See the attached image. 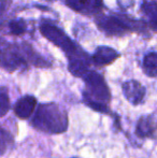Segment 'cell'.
Masks as SVG:
<instances>
[{
	"instance_id": "obj_10",
	"label": "cell",
	"mask_w": 157,
	"mask_h": 158,
	"mask_svg": "<svg viewBox=\"0 0 157 158\" xmlns=\"http://www.w3.org/2000/svg\"><path fill=\"white\" fill-rule=\"evenodd\" d=\"M22 51H23L24 55L26 57V60L29 64H32L38 68H50L52 66V63L44 57H42L39 53H37L34 48L28 44H23L21 46Z\"/></svg>"
},
{
	"instance_id": "obj_11",
	"label": "cell",
	"mask_w": 157,
	"mask_h": 158,
	"mask_svg": "<svg viewBox=\"0 0 157 158\" xmlns=\"http://www.w3.org/2000/svg\"><path fill=\"white\" fill-rule=\"evenodd\" d=\"M134 135L140 140L144 139H153V126H152L151 117L149 115H142L139 117L138 122L136 124Z\"/></svg>"
},
{
	"instance_id": "obj_4",
	"label": "cell",
	"mask_w": 157,
	"mask_h": 158,
	"mask_svg": "<svg viewBox=\"0 0 157 158\" xmlns=\"http://www.w3.org/2000/svg\"><path fill=\"white\" fill-rule=\"evenodd\" d=\"M29 64L26 60L23 51L19 46L6 43L1 44V67L6 72H14L17 70H26Z\"/></svg>"
},
{
	"instance_id": "obj_2",
	"label": "cell",
	"mask_w": 157,
	"mask_h": 158,
	"mask_svg": "<svg viewBox=\"0 0 157 158\" xmlns=\"http://www.w3.org/2000/svg\"><path fill=\"white\" fill-rule=\"evenodd\" d=\"M29 124L40 132L60 135L68 130L69 117L67 111L56 102L40 103L30 118Z\"/></svg>"
},
{
	"instance_id": "obj_18",
	"label": "cell",
	"mask_w": 157,
	"mask_h": 158,
	"mask_svg": "<svg viewBox=\"0 0 157 158\" xmlns=\"http://www.w3.org/2000/svg\"><path fill=\"white\" fill-rule=\"evenodd\" d=\"M152 29H153V30H155V31H157V25L153 26V27H152Z\"/></svg>"
},
{
	"instance_id": "obj_7",
	"label": "cell",
	"mask_w": 157,
	"mask_h": 158,
	"mask_svg": "<svg viewBox=\"0 0 157 158\" xmlns=\"http://www.w3.org/2000/svg\"><path fill=\"white\" fill-rule=\"evenodd\" d=\"M38 100L32 95H25L21 97L13 106V112L19 119L31 118L38 108Z\"/></svg>"
},
{
	"instance_id": "obj_3",
	"label": "cell",
	"mask_w": 157,
	"mask_h": 158,
	"mask_svg": "<svg viewBox=\"0 0 157 158\" xmlns=\"http://www.w3.org/2000/svg\"><path fill=\"white\" fill-rule=\"evenodd\" d=\"M40 31L42 35L45 37L50 42L61 48L64 53L67 56L68 60L78 57L86 56L87 53H85L79 45H76L63 30L59 27H57L54 24L42 22L40 25Z\"/></svg>"
},
{
	"instance_id": "obj_19",
	"label": "cell",
	"mask_w": 157,
	"mask_h": 158,
	"mask_svg": "<svg viewBox=\"0 0 157 158\" xmlns=\"http://www.w3.org/2000/svg\"><path fill=\"white\" fill-rule=\"evenodd\" d=\"M71 158H81V157H79V156H73V157H71Z\"/></svg>"
},
{
	"instance_id": "obj_13",
	"label": "cell",
	"mask_w": 157,
	"mask_h": 158,
	"mask_svg": "<svg viewBox=\"0 0 157 158\" xmlns=\"http://www.w3.org/2000/svg\"><path fill=\"white\" fill-rule=\"evenodd\" d=\"M141 11L149 19L151 28L157 25V2L155 0H143L141 4Z\"/></svg>"
},
{
	"instance_id": "obj_17",
	"label": "cell",
	"mask_w": 157,
	"mask_h": 158,
	"mask_svg": "<svg viewBox=\"0 0 157 158\" xmlns=\"http://www.w3.org/2000/svg\"><path fill=\"white\" fill-rule=\"evenodd\" d=\"M118 6H122V8L127 9L132 6L134 1H132V0H118Z\"/></svg>"
},
{
	"instance_id": "obj_15",
	"label": "cell",
	"mask_w": 157,
	"mask_h": 158,
	"mask_svg": "<svg viewBox=\"0 0 157 158\" xmlns=\"http://www.w3.org/2000/svg\"><path fill=\"white\" fill-rule=\"evenodd\" d=\"M8 29L10 31L11 35H21L23 33L26 32L27 29V25H26V22L22 19H16L11 21L8 24Z\"/></svg>"
},
{
	"instance_id": "obj_9",
	"label": "cell",
	"mask_w": 157,
	"mask_h": 158,
	"mask_svg": "<svg viewBox=\"0 0 157 158\" xmlns=\"http://www.w3.org/2000/svg\"><path fill=\"white\" fill-rule=\"evenodd\" d=\"M118 57L119 54L114 48L109 46H98L92 56V64L98 68H101L114 63Z\"/></svg>"
},
{
	"instance_id": "obj_8",
	"label": "cell",
	"mask_w": 157,
	"mask_h": 158,
	"mask_svg": "<svg viewBox=\"0 0 157 158\" xmlns=\"http://www.w3.org/2000/svg\"><path fill=\"white\" fill-rule=\"evenodd\" d=\"M66 4L72 10L85 15L98 14L102 9V0H66Z\"/></svg>"
},
{
	"instance_id": "obj_12",
	"label": "cell",
	"mask_w": 157,
	"mask_h": 158,
	"mask_svg": "<svg viewBox=\"0 0 157 158\" xmlns=\"http://www.w3.org/2000/svg\"><path fill=\"white\" fill-rule=\"evenodd\" d=\"M142 69L149 77H157V52H151L143 58Z\"/></svg>"
},
{
	"instance_id": "obj_1",
	"label": "cell",
	"mask_w": 157,
	"mask_h": 158,
	"mask_svg": "<svg viewBox=\"0 0 157 158\" xmlns=\"http://www.w3.org/2000/svg\"><path fill=\"white\" fill-rule=\"evenodd\" d=\"M82 80L85 83V88L82 92L83 103L95 112L109 115L113 121L121 118L118 113L110 109L112 95L105 77L97 71L89 70Z\"/></svg>"
},
{
	"instance_id": "obj_6",
	"label": "cell",
	"mask_w": 157,
	"mask_h": 158,
	"mask_svg": "<svg viewBox=\"0 0 157 158\" xmlns=\"http://www.w3.org/2000/svg\"><path fill=\"white\" fill-rule=\"evenodd\" d=\"M123 95L129 103L132 106H140L144 102L145 98V87L136 80H129L122 84Z\"/></svg>"
},
{
	"instance_id": "obj_5",
	"label": "cell",
	"mask_w": 157,
	"mask_h": 158,
	"mask_svg": "<svg viewBox=\"0 0 157 158\" xmlns=\"http://www.w3.org/2000/svg\"><path fill=\"white\" fill-rule=\"evenodd\" d=\"M97 27L109 35H116L121 37L125 33L130 31L124 19V15H99L96 19Z\"/></svg>"
},
{
	"instance_id": "obj_14",
	"label": "cell",
	"mask_w": 157,
	"mask_h": 158,
	"mask_svg": "<svg viewBox=\"0 0 157 158\" xmlns=\"http://www.w3.org/2000/svg\"><path fill=\"white\" fill-rule=\"evenodd\" d=\"M14 145V135L6 130L3 126L0 129V150H1V156H3L9 148Z\"/></svg>"
},
{
	"instance_id": "obj_16",
	"label": "cell",
	"mask_w": 157,
	"mask_h": 158,
	"mask_svg": "<svg viewBox=\"0 0 157 158\" xmlns=\"http://www.w3.org/2000/svg\"><path fill=\"white\" fill-rule=\"evenodd\" d=\"M11 103H10V97H9L8 90L4 86L0 88V116L4 117L6 113L10 111Z\"/></svg>"
}]
</instances>
